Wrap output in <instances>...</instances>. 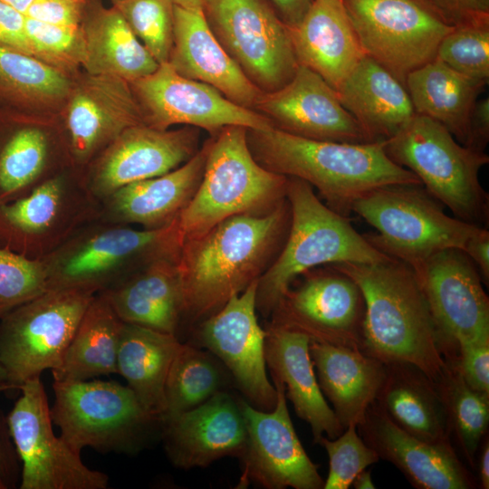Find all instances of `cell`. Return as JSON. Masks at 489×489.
<instances>
[{"label": "cell", "mask_w": 489, "mask_h": 489, "mask_svg": "<svg viewBox=\"0 0 489 489\" xmlns=\"http://www.w3.org/2000/svg\"><path fill=\"white\" fill-rule=\"evenodd\" d=\"M330 265L362 292L363 351L384 363L411 364L437 384L457 347L437 326L413 268L392 257Z\"/></svg>", "instance_id": "1"}, {"label": "cell", "mask_w": 489, "mask_h": 489, "mask_svg": "<svg viewBox=\"0 0 489 489\" xmlns=\"http://www.w3.org/2000/svg\"><path fill=\"white\" fill-rule=\"evenodd\" d=\"M290 216L285 199L268 213L231 216L183 243L177 260L182 315L206 319L259 280L284 243Z\"/></svg>", "instance_id": "2"}, {"label": "cell", "mask_w": 489, "mask_h": 489, "mask_svg": "<svg viewBox=\"0 0 489 489\" xmlns=\"http://www.w3.org/2000/svg\"><path fill=\"white\" fill-rule=\"evenodd\" d=\"M253 157L266 169L316 188L327 206L348 216L352 204L377 187L421 184L387 155L383 141L348 143L295 136L276 128L247 129ZM422 185V184H421Z\"/></svg>", "instance_id": "3"}, {"label": "cell", "mask_w": 489, "mask_h": 489, "mask_svg": "<svg viewBox=\"0 0 489 489\" xmlns=\"http://www.w3.org/2000/svg\"><path fill=\"white\" fill-rule=\"evenodd\" d=\"M290 225L279 254L258 280L256 309L271 314L293 281L321 265L373 264L389 256L344 216L322 203L307 182L288 177Z\"/></svg>", "instance_id": "4"}, {"label": "cell", "mask_w": 489, "mask_h": 489, "mask_svg": "<svg viewBox=\"0 0 489 489\" xmlns=\"http://www.w3.org/2000/svg\"><path fill=\"white\" fill-rule=\"evenodd\" d=\"M207 142L200 184L177 218L180 246L231 216L265 214L286 199L288 177L255 160L246 128L225 127Z\"/></svg>", "instance_id": "5"}, {"label": "cell", "mask_w": 489, "mask_h": 489, "mask_svg": "<svg viewBox=\"0 0 489 489\" xmlns=\"http://www.w3.org/2000/svg\"><path fill=\"white\" fill-rule=\"evenodd\" d=\"M384 149L455 217L482 227L488 225L489 195L479 180L481 168L489 162L484 151L458 143L443 125L418 114L384 140Z\"/></svg>", "instance_id": "6"}, {"label": "cell", "mask_w": 489, "mask_h": 489, "mask_svg": "<svg viewBox=\"0 0 489 489\" xmlns=\"http://www.w3.org/2000/svg\"><path fill=\"white\" fill-rule=\"evenodd\" d=\"M177 219L158 229H137L100 217L80 228L43 258L47 289L97 294L149 261L177 255Z\"/></svg>", "instance_id": "7"}, {"label": "cell", "mask_w": 489, "mask_h": 489, "mask_svg": "<svg viewBox=\"0 0 489 489\" xmlns=\"http://www.w3.org/2000/svg\"><path fill=\"white\" fill-rule=\"evenodd\" d=\"M421 184H391L359 197L351 206L378 233L364 235L380 252L414 270L434 254L463 250L479 227L445 213Z\"/></svg>", "instance_id": "8"}, {"label": "cell", "mask_w": 489, "mask_h": 489, "mask_svg": "<svg viewBox=\"0 0 489 489\" xmlns=\"http://www.w3.org/2000/svg\"><path fill=\"white\" fill-rule=\"evenodd\" d=\"M53 423L76 452L133 454L142 449L162 418L149 412L128 387L115 381L73 380L53 383Z\"/></svg>", "instance_id": "9"}, {"label": "cell", "mask_w": 489, "mask_h": 489, "mask_svg": "<svg viewBox=\"0 0 489 489\" xmlns=\"http://www.w3.org/2000/svg\"><path fill=\"white\" fill-rule=\"evenodd\" d=\"M101 212V201L83 173L67 168L27 196L0 205V246L43 260Z\"/></svg>", "instance_id": "10"}, {"label": "cell", "mask_w": 489, "mask_h": 489, "mask_svg": "<svg viewBox=\"0 0 489 489\" xmlns=\"http://www.w3.org/2000/svg\"><path fill=\"white\" fill-rule=\"evenodd\" d=\"M95 294L47 289L0 319V363L14 388L56 369Z\"/></svg>", "instance_id": "11"}, {"label": "cell", "mask_w": 489, "mask_h": 489, "mask_svg": "<svg viewBox=\"0 0 489 489\" xmlns=\"http://www.w3.org/2000/svg\"><path fill=\"white\" fill-rule=\"evenodd\" d=\"M365 55L402 83L454 28L428 0H342ZM405 85V84H404Z\"/></svg>", "instance_id": "12"}, {"label": "cell", "mask_w": 489, "mask_h": 489, "mask_svg": "<svg viewBox=\"0 0 489 489\" xmlns=\"http://www.w3.org/2000/svg\"><path fill=\"white\" fill-rule=\"evenodd\" d=\"M202 7L217 41L262 92L292 79L299 64L290 30L265 0H204Z\"/></svg>", "instance_id": "13"}, {"label": "cell", "mask_w": 489, "mask_h": 489, "mask_svg": "<svg viewBox=\"0 0 489 489\" xmlns=\"http://www.w3.org/2000/svg\"><path fill=\"white\" fill-rule=\"evenodd\" d=\"M6 415L21 462L19 489H106L109 476L89 468L53 429L51 407L40 378L25 381Z\"/></svg>", "instance_id": "14"}, {"label": "cell", "mask_w": 489, "mask_h": 489, "mask_svg": "<svg viewBox=\"0 0 489 489\" xmlns=\"http://www.w3.org/2000/svg\"><path fill=\"white\" fill-rule=\"evenodd\" d=\"M303 274L278 302L270 324L301 332L311 341L363 351L365 302L358 284L331 265Z\"/></svg>", "instance_id": "15"}, {"label": "cell", "mask_w": 489, "mask_h": 489, "mask_svg": "<svg viewBox=\"0 0 489 489\" xmlns=\"http://www.w3.org/2000/svg\"><path fill=\"white\" fill-rule=\"evenodd\" d=\"M130 86L144 123L158 129L184 124L215 136L228 126L251 129L273 127L266 117L233 102L213 86L180 75L168 62Z\"/></svg>", "instance_id": "16"}, {"label": "cell", "mask_w": 489, "mask_h": 489, "mask_svg": "<svg viewBox=\"0 0 489 489\" xmlns=\"http://www.w3.org/2000/svg\"><path fill=\"white\" fill-rule=\"evenodd\" d=\"M277 393L271 411L239 399L247 438L240 456L242 475L237 487L250 483L267 489H321L324 481L305 452L294 430L282 382L273 381Z\"/></svg>", "instance_id": "17"}, {"label": "cell", "mask_w": 489, "mask_h": 489, "mask_svg": "<svg viewBox=\"0 0 489 489\" xmlns=\"http://www.w3.org/2000/svg\"><path fill=\"white\" fill-rule=\"evenodd\" d=\"M257 285L258 280L205 319L197 338L225 366L247 402L271 411L277 393L266 373L265 330L256 316Z\"/></svg>", "instance_id": "18"}, {"label": "cell", "mask_w": 489, "mask_h": 489, "mask_svg": "<svg viewBox=\"0 0 489 489\" xmlns=\"http://www.w3.org/2000/svg\"><path fill=\"white\" fill-rule=\"evenodd\" d=\"M199 129H158L145 123L123 130L82 172L90 191L103 200L132 182L181 166L198 151Z\"/></svg>", "instance_id": "19"}, {"label": "cell", "mask_w": 489, "mask_h": 489, "mask_svg": "<svg viewBox=\"0 0 489 489\" xmlns=\"http://www.w3.org/2000/svg\"><path fill=\"white\" fill-rule=\"evenodd\" d=\"M67 101L64 133L72 167L82 172L123 130L144 123L130 83L115 76L86 73Z\"/></svg>", "instance_id": "20"}, {"label": "cell", "mask_w": 489, "mask_h": 489, "mask_svg": "<svg viewBox=\"0 0 489 489\" xmlns=\"http://www.w3.org/2000/svg\"><path fill=\"white\" fill-rule=\"evenodd\" d=\"M254 110L273 128L317 140L370 142L356 120L342 106L336 91L312 70L298 65L280 89L262 92Z\"/></svg>", "instance_id": "21"}, {"label": "cell", "mask_w": 489, "mask_h": 489, "mask_svg": "<svg viewBox=\"0 0 489 489\" xmlns=\"http://www.w3.org/2000/svg\"><path fill=\"white\" fill-rule=\"evenodd\" d=\"M414 271L437 326L451 343L457 347L489 334L488 296L477 268L464 251L443 250Z\"/></svg>", "instance_id": "22"}, {"label": "cell", "mask_w": 489, "mask_h": 489, "mask_svg": "<svg viewBox=\"0 0 489 489\" xmlns=\"http://www.w3.org/2000/svg\"><path fill=\"white\" fill-rule=\"evenodd\" d=\"M161 436L174 465L205 467L225 457H239L247 432L239 400L225 390L199 406L162 419Z\"/></svg>", "instance_id": "23"}, {"label": "cell", "mask_w": 489, "mask_h": 489, "mask_svg": "<svg viewBox=\"0 0 489 489\" xmlns=\"http://www.w3.org/2000/svg\"><path fill=\"white\" fill-rule=\"evenodd\" d=\"M357 428L361 438L418 489H470L476 484L451 442L428 443L398 427L374 402Z\"/></svg>", "instance_id": "24"}, {"label": "cell", "mask_w": 489, "mask_h": 489, "mask_svg": "<svg viewBox=\"0 0 489 489\" xmlns=\"http://www.w3.org/2000/svg\"><path fill=\"white\" fill-rule=\"evenodd\" d=\"M27 116L0 108V205L72 168L65 134H53Z\"/></svg>", "instance_id": "25"}, {"label": "cell", "mask_w": 489, "mask_h": 489, "mask_svg": "<svg viewBox=\"0 0 489 489\" xmlns=\"http://www.w3.org/2000/svg\"><path fill=\"white\" fill-rule=\"evenodd\" d=\"M168 62L180 75L213 86L244 108L253 110L262 93L217 41L202 6L174 4V37Z\"/></svg>", "instance_id": "26"}, {"label": "cell", "mask_w": 489, "mask_h": 489, "mask_svg": "<svg viewBox=\"0 0 489 489\" xmlns=\"http://www.w3.org/2000/svg\"><path fill=\"white\" fill-rule=\"evenodd\" d=\"M208 142L187 162L163 175L128 184L101 200L100 218L158 229L174 222L200 184Z\"/></svg>", "instance_id": "27"}, {"label": "cell", "mask_w": 489, "mask_h": 489, "mask_svg": "<svg viewBox=\"0 0 489 489\" xmlns=\"http://www.w3.org/2000/svg\"><path fill=\"white\" fill-rule=\"evenodd\" d=\"M264 357L273 381L282 382L297 416L311 427L313 441L332 439L344 430L319 387L308 336L268 323Z\"/></svg>", "instance_id": "28"}, {"label": "cell", "mask_w": 489, "mask_h": 489, "mask_svg": "<svg viewBox=\"0 0 489 489\" xmlns=\"http://www.w3.org/2000/svg\"><path fill=\"white\" fill-rule=\"evenodd\" d=\"M177 255L156 257L99 293L121 321L177 336L183 314Z\"/></svg>", "instance_id": "29"}, {"label": "cell", "mask_w": 489, "mask_h": 489, "mask_svg": "<svg viewBox=\"0 0 489 489\" xmlns=\"http://www.w3.org/2000/svg\"><path fill=\"white\" fill-rule=\"evenodd\" d=\"M289 30L298 64L334 90L365 56L342 0H313L302 22Z\"/></svg>", "instance_id": "30"}, {"label": "cell", "mask_w": 489, "mask_h": 489, "mask_svg": "<svg viewBox=\"0 0 489 489\" xmlns=\"http://www.w3.org/2000/svg\"><path fill=\"white\" fill-rule=\"evenodd\" d=\"M310 355L321 391L342 427H358L375 402L385 363L360 350L315 341Z\"/></svg>", "instance_id": "31"}, {"label": "cell", "mask_w": 489, "mask_h": 489, "mask_svg": "<svg viewBox=\"0 0 489 489\" xmlns=\"http://www.w3.org/2000/svg\"><path fill=\"white\" fill-rule=\"evenodd\" d=\"M335 91L370 142L391 138L416 114L404 83L367 55Z\"/></svg>", "instance_id": "32"}, {"label": "cell", "mask_w": 489, "mask_h": 489, "mask_svg": "<svg viewBox=\"0 0 489 489\" xmlns=\"http://www.w3.org/2000/svg\"><path fill=\"white\" fill-rule=\"evenodd\" d=\"M375 403L408 434L433 444L450 441L440 389L417 367L404 362L385 363V376Z\"/></svg>", "instance_id": "33"}, {"label": "cell", "mask_w": 489, "mask_h": 489, "mask_svg": "<svg viewBox=\"0 0 489 489\" xmlns=\"http://www.w3.org/2000/svg\"><path fill=\"white\" fill-rule=\"evenodd\" d=\"M82 28V67L89 74L115 76L132 82L154 72L159 63L136 36L121 13L89 1Z\"/></svg>", "instance_id": "34"}, {"label": "cell", "mask_w": 489, "mask_h": 489, "mask_svg": "<svg viewBox=\"0 0 489 489\" xmlns=\"http://www.w3.org/2000/svg\"><path fill=\"white\" fill-rule=\"evenodd\" d=\"M181 342L177 336L131 323H122L117 373L127 381L142 406L163 418L166 382Z\"/></svg>", "instance_id": "35"}, {"label": "cell", "mask_w": 489, "mask_h": 489, "mask_svg": "<svg viewBox=\"0 0 489 489\" xmlns=\"http://www.w3.org/2000/svg\"><path fill=\"white\" fill-rule=\"evenodd\" d=\"M404 84L416 114L440 123L465 146L471 112L485 83L434 59L409 72Z\"/></svg>", "instance_id": "36"}, {"label": "cell", "mask_w": 489, "mask_h": 489, "mask_svg": "<svg viewBox=\"0 0 489 489\" xmlns=\"http://www.w3.org/2000/svg\"><path fill=\"white\" fill-rule=\"evenodd\" d=\"M123 321L101 293L87 307L60 366L55 381L88 380L117 373V354Z\"/></svg>", "instance_id": "37"}, {"label": "cell", "mask_w": 489, "mask_h": 489, "mask_svg": "<svg viewBox=\"0 0 489 489\" xmlns=\"http://www.w3.org/2000/svg\"><path fill=\"white\" fill-rule=\"evenodd\" d=\"M68 73L36 57L0 46V108L23 113L67 101Z\"/></svg>", "instance_id": "38"}, {"label": "cell", "mask_w": 489, "mask_h": 489, "mask_svg": "<svg viewBox=\"0 0 489 489\" xmlns=\"http://www.w3.org/2000/svg\"><path fill=\"white\" fill-rule=\"evenodd\" d=\"M226 371L209 350L181 343L166 382L163 418L194 408L223 391L227 382Z\"/></svg>", "instance_id": "39"}, {"label": "cell", "mask_w": 489, "mask_h": 489, "mask_svg": "<svg viewBox=\"0 0 489 489\" xmlns=\"http://www.w3.org/2000/svg\"><path fill=\"white\" fill-rule=\"evenodd\" d=\"M449 422L470 465L489 423V395L472 389L463 379L457 356L450 359L437 383Z\"/></svg>", "instance_id": "40"}, {"label": "cell", "mask_w": 489, "mask_h": 489, "mask_svg": "<svg viewBox=\"0 0 489 489\" xmlns=\"http://www.w3.org/2000/svg\"><path fill=\"white\" fill-rule=\"evenodd\" d=\"M435 59L486 84L489 80L488 19L454 25L441 40Z\"/></svg>", "instance_id": "41"}, {"label": "cell", "mask_w": 489, "mask_h": 489, "mask_svg": "<svg viewBox=\"0 0 489 489\" xmlns=\"http://www.w3.org/2000/svg\"><path fill=\"white\" fill-rule=\"evenodd\" d=\"M113 6L155 60L168 62L174 37L172 0H113Z\"/></svg>", "instance_id": "42"}, {"label": "cell", "mask_w": 489, "mask_h": 489, "mask_svg": "<svg viewBox=\"0 0 489 489\" xmlns=\"http://www.w3.org/2000/svg\"><path fill=\"white\" fill-rule=\"evenodd\" d=\"M25 31L33 56L66 73L82 66L85 43L82 25H56L26 16Z\"/></svg>", "instance_id": "43"}, {"label": "cell", "mask_w": 489, "mask_h": 489, "mask_svg": "<svg viewBox=\"0 0 489 489\" xmlns=\"http://www.w3.org/2000/svg\"><path fill=\"white\" fill-rule=\"evenodd\" d=\"M47 290L42 260L0 246V319Z\"/></svg>", "instance_id": "44"}, {"label": "cell", "mask_w": 489, "mask_h": 489, "mask_svg": "<svg viewBox=\"0 0 489 489\" xmlns=\"http://www.w3.org/2000/svg\"><path fill=\"white\" fill-rule=\"evenodd\" d=\"M348 426L335 438L321 436L319 440L329 457V474L324 489H348L359 473L377 463L379 458L356 431Z\"/></svg>", "instance_id": "45"}, {"label": "cell", "mask_w": 489, "mask_h": 489, "mask_svg": "<svg viewBox=\"0 0 489 489\" xmlns=\"http://www.w3.org/2000/svg\"><path fill=\"white\" fill-rule=\"evenodd\" d=\"M457 364L472 389L489 395V334L459 343Z\"/></svg>", "instance_id": "46"}, {"label": "cell", "mask_w": 489, "mask_h": 489, "mask_svg": "<svg viewBox=\"0 0 489 489\" xmlns=\"http://www.w3.org/2000/svg\"><path fill=\"white\" fill-rule=\"evenodd\" d=\"M90 0H34L25 16L52 24L80 27Z\"/></svg>", "instance_id": "47"}, {"label": "cell", "mask_w": 489, "mask_h": 489, "mask_svg": "<svg viewBox=\"0 0 489 489\" xmlns=\"http://www.w3.org/2000/svg\"><path fill=\"white\" fill-rule=\"evenodd\" d=\"M21 462L13 443L6 415L0 407V489H14L19 485Z\"/></svg>", "instance_id": "48"}, {"label": "cell", "mask_w": 489, "mask_h": 489, "mask_svg": "<svg viewBox=\"0 0 489 489\" xmlns=\"http://www.w3.org/2000/svg\"><path fill=\"white\" fill-rule=\"evenodd\" d=\"M25 14L0 2V46L31 54Z\"/></svg>", "instance_id": "49"}, {"label": "cell", "mask_w": 489, "mask_h": 489, "mask_svg": "<svg viewBox=\"0 0 489 489\" xmlns=\"http://www.w3.org/2000/svg\"><path fill=\"white\" fill-rule=\"evenodd\" d=\"M452 25L488 19L489 0H428Z\"/></svg>", "instance_id": "50"}, {"label": "cell", "mask_w": 489, "mask_h": 489, "mask_svg": "<svg viewBox=\"0 0 489 489\" xmlns=\"http://www.w3.org/2000/svg\"><path fill=\"white\" fill-rule=\"evenodd\" d=\"M489 140V99L477 100L471 112L465 146L484 151Z\"/></svg>", "instance_id": "51"}, {"label": "cell", "mask_w": 489, "mask_h": 489, "mask_svg": "<svg viewBox=\"0 0 489 489\" xmlns=\"http://www.w3.org/2000/svg\"><path fill=\"white\" fill-rule=\"evenodd\" d=\"M477 268L483 283L489 282V231L486 227H479L468 239L462 250Z\"/></svg>", "instance_id": "52"}, {"label": "cell", "mask_w": 489, "mask_h": 489, "mask_svg": "<svg viewBox=\"0 0 489 489\" xmlns=\"http://www.w3.org/2000/svg\"><path fill=\"white\" fill-rule=\"evenodd\" d=\"M271 2L281 20L292 29L302 22L313 0H271Z\"/></svg>", "instance_id": "53"}, {"label": "cell", "mask_w": 489, "mask_h": 489, "mask_svg": "<svg viewBox=\"0 0 489 489\" xmlns=\"http://www.w3.org/2000/svg\"><path fill=\"white\" fill-rule=\"evenodd\" d=\"M479 481L483 489L489 488V443L486 440L479 458Z\"/></svg>", "instance_id": "54"}, {"label": "cell", "mask_w": 489, "mask_h": 489, "mask_svg": "<svg viewBox=\"0 0 489 489\" xmlns=\"http://www.w3.org/2000/svg\"><path fill=\"white\" fill-rule=\"evenodd\" d=\"M351 485L356 489H374L376 488L369 470L364 469L357 475Z\"/></svg>", "instance_id": "55"}, {"label": "cell", "mask_w": 489, "mask_h": 489, "mask_svg": "<svg viewBox=\"0 0 489 489\" xmlns=\"http://www.w3.org/2000/svg\"><path fill=\"white\" fill-rule=\"evenodd\" d=\"M34 0H0V2L14 8L20 13L25 14Z\"/></svg>", "instance_id": "56"}, {"label": "cell", "mask_w": 489, "mask_h": 489, "mask_svg": "<svg viewBox=\"0 0 489 489\" xmlns=\"http://www.w3.org/2000/svg\"><path fill=\"white\" fill-rule=\"evenodd\" d=\"M14 388L8 379L7 373L0 363V392L13 390Z\"/></svg>", "instance_id": "57"}, {"label": "cell", "mask_w": 489, "mask_h": 489, "mask_svg": "<svg viewBox=\"0 0 489 489\" xmlns=\"http://www.w3.org/2000/svg\"><path fill=\"white\" fill-rule=\"evenodd\" d=\"M203 1L204 0H172V2L175 5H183V6H194V5L202 6Z\"/></svg>", "instance_id": "58"}]
</instances>
